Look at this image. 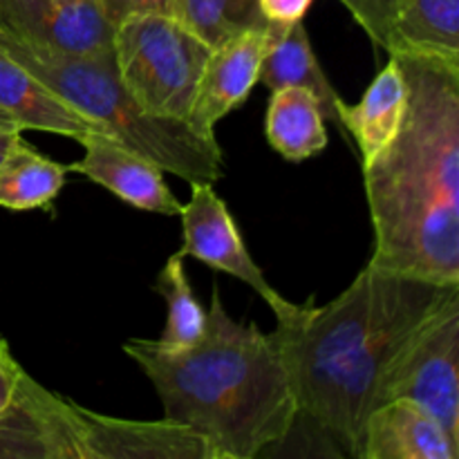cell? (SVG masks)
<instances>
[{"label":"cell","instance_id":"cell-10","mask_svg":"<svg viewBox=\"0 0 459 459\" xmlns=\"http://www.w3.org/2000/svg\"><path fill=\"white\" fill-rule=\"evenodd\" d=\"M85 459H220L204 435L173 420L130 421L76 403Z\"/></svg>","mask_w":459,"mask_h":459},{"label":"cell","instance_id":"cell-2","mask_svg":"<svg viewBox=\"0 0 459 459\" xmlns=\"http://www.w3.org/2000/svg\"><path fill=\"white\" fill-rule=\"evenodd\" d=\"M408 85L397 137L363 166L368 264L459 285V61L397 52Z\"/></svg>","mask_w":459,"mask_h":459},{"label":"cell","instance_id":"cell-1","mask_svg":"<svg viewBox=\"0 0 459 459\" xmlns=\"http://www.w3.org/2000/svg\"><path fill=\"white\" fill-rule=\"evenodd\" d=\"M455 296L459 285L366 264L334 300L300 305L278 321L269 336L290 370L299 417L343 455L363 459V426L385 370L408 336Z\"/></svg>","mask_w":459,"mask_h":459},{"label":"cell","instance_id":"cell-11","mask_svg":"<svg viewBox=\"0 0 459 459\" xmlns=\"http://www.w3.org/2000/svg\"><path fill=\"white\" fill-rule=\"evenodd\" d=\"M267 27L242 31L211 49L186 117V124L197 133L215 134L218 121L247 101L258 83Z\"/></svg>","mask_w":459,"mask_h":459},{"label":"cell","instance_id":"cell-9","mask_svg":"<svg viewBox=\"0 0 459 459\" xmlns=\"http://www.w3.org/2000/svg\"><path fill=\"white\" fill-rule=\"evenodd\" d=\"M0 31L52 52L108 54L115 27L97 0H0Z\"/></svg>","mask_w":459,"mask_h":459},{"label":"cell","instance_id":"cell-3","mask_svg":"<svg viewBox=\"0 0 459 459\" xmlns=\"http://www.w3.org/2000/svg\"><path fill=\"white\" fill-rule=\"evenodd\" d=\"M124 352L151 379L166 420L204 435L220 459H254L290 437L299 402L272 336L236 321L213 290L206 327L195 345L161 348L130 339Z\"/></svg>","mask_w":459,"mask_h":459},{"label":"cell","instance_id":"cell-15","mask_svg":"<svg viewBox=\"0 0 459 459\" xmlns=\"http://www.w3.org/2000/svg\"><path fill=\"white\" fill-rule=\"evenodd\" d=\"M258 83L264 88L278 90L287 85L305 88L316 97L321 106L323 117L334 121L341 128L339 121V103L343 99L330 83V79L323 72L316 54H314L309 36L305 31L303 21L291 22V25H273L267 27V45H264L263 63H260Z\"/></svg>","mask_w":459,"mask_h":459},{"label":"cell","instance_id":"cell-5","mask_svg":"<svg viewBox=\"0 0 459 459\" xmlns=\"http://www.w3.org/2000/svg\"><path fill=\"white\" fill-rule=\"evenodd\" d=\"M211 45L170 13H137L115 25L112 54L121 83L143 110L186 121Z\"/></svg>","mask_w":459,"mask_h":459},{"label":"cell","instance_id":"cell-26","mask_svg":"<svg viewBox=\"0 0 459 459\" xmlns=\"http://www.w3.org/2000/svg\"><path fill=\"white\" fill-rule=\"evenodd\" d=\"M18 142H21V133H16V130H0V166H3V161L7 160V155L13 151Z\"/></svg>","mask_w":459,"mask_h":459},{"label":"cell","instance_id":"cell-14","mask_svg":"<svg viewBox=\"0 0 459 459\" xmlns=\"http://www.w3.org/2000/svg\"><path fill=\"white\" fill-rule=\"evenodd\" d=\"M0 110L7 112L21 130H45L76 142L88 134H106L101 126L67 106L58 94L45 88L31 72L7 56L3 49H0Z\"/></svg>","mask_w":459,"mask_h":459},{"label":"cell","instance_id":"cell-16","mask_svg":"<svg viewBox=\"0 0 459 459\" xmlns=\"http://www.w3.org/2000/svg\"><path fill=\"white\" fill-rule=\"evenodd\" d=\"M406 101L408 85L402 65L388 54V63L368 85L361 101L354 106H348L345 101L339 103L341 130L354 137L363 166L370 164L397 137L406 115Z\"/></svg>","mask_w":459,"mask_h":459},{"label":"cell","instance_id":"cell-7","mask_svg":"<svg viewBox=\"0 0 459 459\" xmlns=\"http://www.w3.org/2000/svg\"><path fill=\"white\" fill-rule=\"evenodd\" d=\"M191 200L188 204H182L179 213L184 240L178 254L184 258H197L211 269L229 273L249 285L272 307L278 321L294 316L300 305L285 300L269 285L263 269L251 258L231 211L213 191V184H191Z\"/></svg>","mask_w":459,"mask_h":459},{"label":"cell","instance_id":"cell-22","mask_svg":"<svg viewBox=\"0 0 459 459\" xmlns=\"http://www.w3.org/2000/svg\"><path fill=\"white\" fill-rule=\"evenodd\" d=\"M343 7L357 18L370 40L379 48H388L390 16H393V0H341Z\"/></svg>","mask_w":459,"mask_h":459},{"label":"cell","instance_id":"cell-23","mask_svg":"<svg viewBox=\"0 0 459 459\" xmlns=\"http://www.w3.org/2000/svg\"><path fill=\"white\" fill-rule=\"evenodd\" d=\"M97 4L112 27L137 13H170V0H97Z\"/></svg>","mask_w":459,"mask_h":459},{"label":"cell","instance_id":"cell-13","mask_svg":"<svg viewBox=\"0 0 459 459\" xmlns=\"http://www.w3.org/2000/svg\"><path fill=\"white\" fill-rule=\"evenodd\" d=\"M363 459H459V444L424 408L393 399L368 415Z\"/></svg>","mask_w":459,"mask_h":459},{"label":"cell","instance_id":"cell-24","mask_svg":"<svg viewBox=\"0 0 459 459\" xmlns=\"http://www.w3.org/2000/svg\"><path fill=\"white\" fill-rule=\"evenodd\" d=\"M314 0H258L260 13L273 25H291L303 21Z\"/></svg>","mask_w":459,"mask_h":459},{"label":"cell","instance_id":"cell-27","mask_svg":"<svg viewBox=\"0 0 459 459\" xmlns=\"http://www.w3.org/2000/svg\"><path fill=\"white\" fill-rule=\"evenodd\" d=\"M0 130H16V133H22L16 126V121H13L4 110H0Z\"/></svg>","mask_w":459,"mask_h":459},{"label":"cell","instance_id":"cell-25","mask_svg":"<svg viewBox=\"0 0 459 459\" xmlns=\"http://www.w3.org/2000/svg\"><path fill=\"white\" fill-rule=\"evenodd\" d=\"M22 372L25 370H22V368L18 366L16 359H13L7 341L0 336V411L12 402Z\"/></svg>","mask_w":459,"mask_h":459},{"label":"cell","instance_id":"cell-12","mask_svg":"<svg viewBox=\"0 0 459 459\" xmlns=\"http://www.w3.org/2000/svg\"><path fill=\"white\" fill-rule=\"evenodd\" d=\"M79 143L83 146V157L70 170L85 175L133 209L160 215L182 213V202L164 182V170L151 160L106 134H88Z\"/></svg>","mask_w":459,"mask_h":459},{"label":"cell","instance_id":"cell-6","mask_svg":"<svg viewBox=\"0 0 459 459\" xmlns=\"http://www.w3.org/2000/svg\"><path fill=\"white\" fill-rule=\"evenodd\" d=\"M408 399L459 444V296L421 323L381 379L377 406Z\"/></svg>","mask_w":459,"mask_h":459},{"label":"cell","instance_id":"cell-21","mask_svg":"<svg viewBox=\"0 0 459 459\" xmlns=\"http://www.w3.org/2000/svg\"><path fill=\"white\" fill-rule=\"evenodd\" d=\"M170 16L211 48L242 31L269 25L260 13L258 0H170Z\"/></svg>","mask_w":459,"mask_h":459},{"label":"cell","instance_id":"cell-18","mask_svg":"<svg viewBox=\"0 0 459 459\" xmlns=\"http://www.w3.org/2000/svg\"><path fill=\"white\" fill-rule=\"evenodd\" d=\"M325 117L309 90L287 85L272 90L267 108V142L287 161H305L327 146Z\"/></svg>","mask_w":459,"mask_h":459},{"label":"cell","instance_id":"cell-17","mask_svg":"<svg viewBox=\"0 0 459 459\" xmlns=\"http://www.w3.org/2000/svg\"><path fill=\"white\" fill-rule=\"evenodd\" d=\"M385 52L459 61V0H393Z\"/></svg>","mask_w":459,"mask_h":459},{"label":"cell","instance_id":"cell-8","mask_svg":"<svg viewBox=\"0 0 459 459\" xmlns=\"http://www.w3.org/2000/svg\"><path fill=\"white\" fill-rule=\"evenodd\" d=\"M0 459H85L76 403L22 372L0 411Z\"/></svg>","mask_w":459,"mask_h":459},{"label":"cell","instance_id":"cell-19","mask_svg":"<svg viewBox=\"0 0 459 459\" xmlns=\"http://www.w3.org/2000/svg\"><path fill=\"white\" fill-rule=\"evenodd\" d=\"M67 170L36 148L21 142L0 166V206L9 211H34L49 206L63 191Z\"/></svg>","mask_w":459,"mask_h":459},{"label":"cell","instance_id":"cell-20","mask_svg":"<svg viewBox=\"0 0 459 459\" xmlns=\"http://www.w3.org/2000/svg\"><path fill=\"white\" fill-rule=\"evenodd\" d=\"M182 260L184 255L173 254L155 278L157 294L166 303V325L157 343L169 350L191 348L202 339L206 327V309L188 282Z\"/></svg>","mask_w":459,"mask_h":459},{"label":"cell","instance_id":"cell-4","mask_svg":"<svg viewBox=\"0 0 459 459\" xmlns=\"http://www.w3.org/2000/svg\"><path fill=\"white\" fill-rule=\"evenodd\" d=\"M0 49L21 63L45 88L106 134L188 184L224 178V152L215 134L197 133L179 119L151 115L119 79L115 54H65L22 43L0 31Z\"/></svg>","mask_w":459,"mask_h":459}]
</instances>
